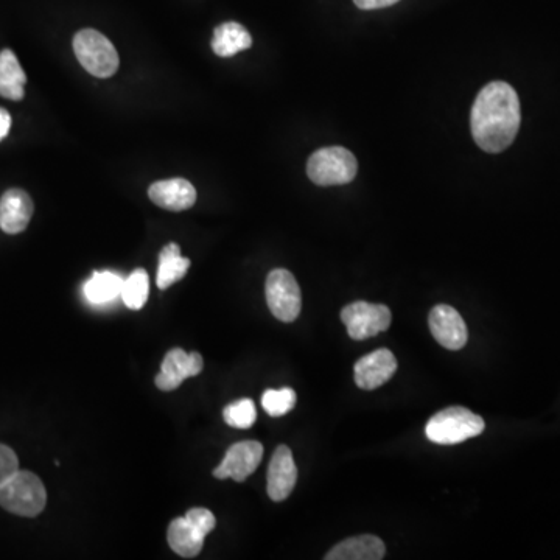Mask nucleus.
Instances as JSON below:
<instances>
[{
    "label": "nucleus",
    "instance_id": "obj_11",
    "mask_svg": "<svg viewBox=\"0 0 560 560\" xmlns=\"http://www.w3.org/2000/svg\"><path fill=\"white\" fill-rule=\"evenodd\" d=\"M396 371L397 360L391 350H374L355 364V383L364 391H372L389 382Z\"/></svg>",
    "mask_w": 560,
    "mask_h": 560
},
{
    "label": "nucleus",
    "instance_id": "obj_18",
    "mask_svg": "<svg viewBox=\"0 0 560 560\" xmlns=\"http://www.w3.org/2000/svg\"><path fill=\"white\" fill-rule=\"evenodd\" d=\"M27 75L11 50L0 52V97L19 102L24 98Z\"/></svg>",
    "mask_w": 560,
    "mask_h": 560
},
{
    "label": "nucleus",
    "instance_id": "obj_5",
    "mask_svg": "<svg viewBox=\"0 0 560 560\" xmlns=\"http://www.w3.org/2000/svg\"><path fill=\"white\" fill-rule=\"evenodd\" d=\"M74 52L81 66L97 78H109L119 69V53L112 42L94 28L75 35Z\"/></svg>",
    "mask_w": 560,
    "mask_h": 560
},
{
    "label": "nucleus",
    "instance_id": "obj_8",
    "mask_svg": "<svg viewBox=\"0 0 560 560\" xmlns=\"http://www.w3.org/2000/svg\"><path fill=\"white\" fill-rule=\"evenodd\" d=\"M263 458V445L257 441L237 442L229 448L223 462L214 470L218 480H232L242 483L256 472Z\"/></svg>",
    "mask_w": 560,
    "mask_h": 560
},
{
    "label": "nucleus",
    "instance_id": "obj_24",
    "mask_svg": "<svg viewBox=\"0 0 560 560\" xmlns=\"http://www.w3.org/2000/svg\"><path fill=\"white\" fill-rule=\"evenodd\" d=\"M184 517L206 537L209 536L210 532L214 531L215 525H217L215 515L209 509L193 508Z\"/></svg>",
    "mask_w": 560,
    "mask_h": 560
},
{
    "label": "nucleus",
    "instance_id": "obj_21",
    "mask_svg": "<svg viewBox=\"0 0 560 560\" xmlns=\"http://www.w3.org/2000/svg\"><path fill=\"white\" fill-rule=\"evenodd\" d=\"M148 294H150V277H148L147 271L137 268L130 276L123 279L120 296L130 310H140L144 307Z\"/></svg>",
    "mask_w": 560,
    "mask_h": 560
},
{
    "label": "nucleus",
    "instance_id": "obj_22",
    "mask_svg": "<svg viewBox=\"0 0 560 560\" xmlns=\"http://www.w3.org/2000/svg\"><path fill=\"white\" fill-rule=\"evenodd\" d=\"M296 400V392L291 388L266 389L262 396V406L266 414L280 417L293 410Z\"/></svg>",
    "mask_w": 560,
    "mask_h": 560
},
{
    "label": "nucleus",
    "instance_id": "obj_14",
    "mask_svg": "<svg viewBox=\"0 0 560 560\" xmlns=\"http://www.w3.org/2000/svg\"><path fill=\"white\" fill-rule=\"evenodd\" d=\"M33 201L27 192L10 189L0 198V228L7 234H19L32 220Z\"/></svg>",
    "mask_w": 560,
    "mask_h": 560
},
{
    "label": "nucleus",
    "instance_id": "obj_7",
    "mask_svg": "<svg viewBox=\"0 0 560 560\" xmlns=\"http://www.w3.org/2000/svg\"><path fill=\"white\" fill-rule=\"evenodd\" d=\"M391 310L383 304L357 301L341 310V321L350 338L355 341L368 340L391 326Z\"/></svg>",
    "mask_w": 560,
    "mask_h": 560
},
{
    "label": "nucleus",
    "instance_id": "obj_10",
    "mask_svg": "<svg viewBox=\"0 0 560 560\" xmlns=\"http://www.w3.org/2000/svg\"><path fill=\"white\" fill-rule=\"evenodd\" d=\"M434 340L448 350H459L466 346L469 332L466 322L452 305L439 304L433 307L428 316Z\"/></svg>",
    "mask_w": 560,
    "mask_h": 560
},
{
    "label": "nucleus",
    "instance_id": "obj_9",
    "mask_svg": "<svg viewBox=\"0 0 560 560\" xmlns=\"http://www.w3.org/2000/svg\"><path fill=\"white\" fill-rule=\"evenodd\" d=\"M203 366V357L198 352L187 354L186 350L173 349L165 355L154 382L161 391H175L186 378L201 374Z\"/></svg>",
    "mask_w": 560,
    "mask_h": 560
},
{
    "label": "nucleus",
    "instance_id": "obj_6",
    "mask_svg": "<svg viewBox=\"0 0 560 560\" xmlns=\"http://www.w3.org/2000/svg\"><path fill=\"white\" fill-rule=\"evenodd\" d=\"M266 302L274 318L282 322H293L302 308L301 288L293 274L284 268L271 271L266 277Z\"/></svg>",
    "mask_w": 560,
    "mask_h": 560
},
{
    "label": "nucleus",
    "instance_id": "obj_17",
    "mask_svg": "<svg viewBox=\"0 0 560 560\" xmlns=\"http://www.w3.org/2000/svg\"><path fill=\"white\" fill-rule=\"evenodd\" d=\"M252 46L248 30L238 22H224L215 28L212 49L221 58L237 55Z\"/></svg>",
    "mask_w": 560,
    "mask_h": 560
},
{
    "label": "nucleus",
    "instance_id": "obj_4",
    "mask_svg": "<svg viewBox=\"0 0 560 560\" xmlns=\"http://www.w3.org/2000/svg\"><path fill=\"white\" fill-rule=\"evenodd\" d=\"M358 162L343 147H327L315 151L307 162V175L316 186H344L354 181Z\"/></svg>",
    "mask_w": 560,
    "mask_h": 560
},
{
    "label": "nucleus",
    "instance_id": "obj_27",
    "mask_svg": "<svg viewBox=\"0 0 560 560\" xmlns=\"http://www.w3.org/2000/svg\"><path fill=\"white\" fill-rule=\"evenodd\" d=\"M11 116L7 109L0 108V140H4L10 133Z\"/></svg>",
    "mask_w": 560,
    "mask_h": 560
},
{
    "label": "nucleus",
    "instance_id": "obj_12",
    "mask_svg": "<svg viewBox=\"0 0 560 560\" xmlns=\"http://www.w3.org/2000/svg\"><path fill=\"white\" fill-rule=\"evenodd\" d=\"M298 481V467L294 464L293 453L287 445H279L268 467V495L271 500H287Z\"/></svg>",
    "mask_w": 560,
    "mask_h": 560
},
{
    "label": "nucleus",
    "instance_id": "obj_13",
    "mask_svg": "<svg viewBox=\"0 0 560 560\" xmlns=\"http://www.w3.org/2000/svg\"><path fill=\"white\" fill-rule=\"evenodd\" d=\"M148 196L162 209L182 212L195 204L196 190L187 179L173 178L151 184Z\"/></svg>",
    "mask_w": 560,
    "mask_h": 560
},
{
    "label": "nucleus",
    "instance_id": "obj_20",
    "mask_svg": "<svg viewBox=\"0 0 560 560\" xmlns=\"http://www.w3.org/2000/svg\"><path fill=\"white\" fill-rule=\"evenodd\" d=\"M123 279L112 271H95L84 284V296L91 304L102 305L122 294Z\"/></svg>",
    "mask_w": 560,
    "mask_h": 560
},
{
    "label": "nucleus",
    "instance_id": "obj_3",
    "mask_svg": "<svg viewBox=\"0 0 560 560\" xmlns=\"http://www.w3.org/2000/svg\"><path fill=\"white\" fill-rule=\"evenodd\" d=\"M46 487L32 472L18 470L0 484V506L11 514L36 517L46 508Z\"/></svg>",
    "mask_w": 560,
    "mask_h": 560
},
{
    "label": "nucleus",
    "instance_id": "obj_2",
    "mask_svg": "<svg viewBox=\"0 0 560 560\" xmlns=\"http://www.w3.org/2000/svg\"><path fill=\"white\" fill-rule=\"evenodd\" d=\"M484 428L483 417L464 406H450L428 420L425 434L434 444L453 445L480 436Z\"/></svg>",
    "mask_w": 560,
    "mask_h": 560
},
{
    "label": "nucleus",
    "instance_id": "obj_19",
    "mask_svg": "<svg viewBox=\"0 0 560 560\" xmlns=\"http://www.w3.org/2000/svg\"><path fill=\"white\" fill-rule=\"evenodd\" d=\"M190 268V260L181 256V249L176 243H168L159 254L158 277L156 284L161 290H167L178 280L186 276Z\"/></svg>",
    "mask_w": 560,
    "mask_h": 560
},
{
    "label": "nucleus",
    "instance_id": "obj_25",
    "mask_svg": "<svg viewBox=\"0 0 560 560\" xmlns=\"http://www.w3.org/2000/svg\"><path fill=\"white\" fill-rule=\"evenodd\" d=\"M18 470L19 461L16 453L7 445L0 444V484H4Z\"/></svg>",
    "mask_w": 560,
    "mask_h": 560
},
{
    "label": "nucleus",
    "instance_id": "obj_23",
    "mask_svg": "<svg viewBox=\"0 0 560 560\" xmlns=\"http://www.w3.org/2000/svg\"><path fill=\"white\" fill-rule=\"evenodd\" d=\"M224 422L229 427L246 430L251 428L257 419L256 405L251 399H240L226 406L223 411Z\"/></svg>",
    "mask_w": 560,
    "mask_h": 560
},
{
    "label": "nucleus",
    "instance_id": "obj_26",
    "mask_svg": "<svg viewBox=\"0 0 560 560\" xmlns=\"http://www.w3.org/2000/svg\"><path fill=\"white\" fill-rule=\"evenodd\" d=\"M400 0H354V4L361 10H378V8L391 7Z\"/></svg>",
    "mask_w": 560,
    "mask_h": 560
},
{
    "label": "nucleus",
    "instance_id": "obj_1",
    "mask_svg": "<svg viewBox=\"0 0 560 560\" xmlns=\"http://www.w3.org/2000/svg\"><path fill=\"white\" fill-rule=\"evenodd\" d=\"M522 123L517 92L511 84L492 81L473 103L470 126L476 145L486 153H501L514 142Z\"/></svg>",
    "mask_w": 560,
    "mask_h": 560
},
{
    "label": "nucleus",
    "instance_id": "obj_15",
    "mask_svg": "<svg viewBox=\"0 0 560 560\" xmlns=\"http://www.w3.org/2000/svg\"><path fill=\"white\" fill-rule=\"evenodd\" d=\"M385 543L380 537L366 536L350 537L338 545L333 546L327 554V560H380L385 557Z\"/></svg>",
    "mask_w": 560,
    "mask_h": 560
},
{
    "label": "nucleus",
    "instance_id": "obj_16",
    "mask_svg": "<svg viewBox=\"0 0 560 560\" xmlns=\"http://www.w3.org/2000/svg\"><path fill=\"white\" fill-rule=\"evenodd\" d=\"M167 539L168 545L176 554L192 559L203 550L206 536H203L186 517H178L168 526Z\"/></svg>",
    "mask_w": 560,
    "mask_h": 560
}]
</instances>
